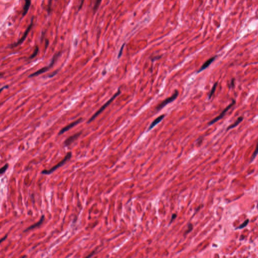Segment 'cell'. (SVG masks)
<instances>
[{
  "mask_svg": "<svg viewBox=\"0 0 258 258\" xmlns=\"http://www.w3.org/2000/svg\"><path fill=\"white\" fill-rule=\"evenodd\" d=\"M84 0H81V3L80 5V6H79V9H79V10L80 9H81V8L82 7V5H83V2H84Z\"/></svg>",
  "mask_w": 258,
  "mask_h": 258,
  "instance_id": "27",
  "label": "cell"
},
{
  "mask_svg": "<svg viewBox=\"0 0 258 258\" xmlns=\"http://www.w3.org/2000/svg\"><path fill=\"white\" fill-rule=\"evenodd\" d=\"M25 1V4H24V7H23V13H22V16L24 17L25 16L29 9V8L31 5V0H24Z\"/></svg>",
  "mask_w": 258,
  "mask_h": 258,
  "instance_id": "12",
  "label": "cell"
},
{
  "mask_svg": "<svg viewBox=\"0 0 258 258\" xmlns=\"http://www.w3.org/2000/svg\"><path fill=\"white\" fill-rule=\"evenodd\" d=\"M257 153H258V147H257H257H256V150H255V151L254 153H253V155H252V156H251V160H250V161H251V162L254 160V158H255V157L257 156Z\"/></svg>",
  "mask_w": 258,
  "mask_h": 258,
  "instance_id": "20",
  "label": "cell"
},
{
  "mask_svg": "<svg viewBox=\"0 0 258 258\" xmlns=\"http://www.w3.org/2000/svg\"><path fill=\"white\" fill-rule=\"evenodd\" d=\"M217 85L218 82H215V83L214 84V85H213V86L211 90V91H210V92L209 94V96H208V98H209V99H210L211 98V97H212V96H213V94H214V93H215V90H216V88H217Z\"/></svg>",
  "mask_w": 258,
  "mask_h": 258,
  "instance_id": "14",
  "label": "cell"
},
{
  "mask_svg": "<svg viewBox=\"0 0 258 258\" xmlns=\"http://www.w3.org/2000/svg\"><path fill=\"white\" fill-rule=\"evenodd\" d=\"M125 45V43H124V44L122 45L121 47V49H120V50L119 53V55H118V59H119L120 57H121V55H122V54L123 49H124V48Z\"/></svg>",
  "mask_w": 258,
  "mask_h": 258,
  "instance_id": "21",
  "label": "cell"
},
{
  "mask_svg": "<svg viewBox=\"0 0 258 258\" xmlns=\"http://www.w3.org/2000/svg\"><path fill=\"white\" fill-rule=\"evenodd\" d=\"M7 88H8V86H4V87H3L1 88L0 89V93H1L2 91H3V90L4 89Z\"/></svg>",
  "mask_w": 258,
  "mask_h": 258,
  "instance_id": "28",
  "label": "cell"
},
{
  "mask_svg": "<svg viewBox=\"0 0 258 258\" xmlns=\"http://www.w3.org/2000/svg\"><path fill=\"white\" fill-rule=\"evenodd\" d=\"M249 219H247L246 220L244 221V222L243 223H242V224H241L238 227H237L236 229H242V228H243L244 227H246L247 226V225L249 223Z\"/></svg>",
  "mask_w": 258,
  "mask_h": 258,
  "instance_id": "15",
  "label": "cell"
},
{
  "mask_svg": "<svg viewBox=\"0 0 258 258\" xmlns=\"http://www.w3.org/2000/svg\"><path fill=\"white\" fill-rule=\"evenodd\" d=\"M82 121V119L80 118V119L77 120V121H73L72 122H71V124H70L68 126L64 127V128H63V129H62L60 130V131L59 132V133L58 134L59 135H62V134L64 133L65 132L68 131L69 130L72 129L74 127H75L76 125H77L78 124H80Z\"/></svg>",
  "mask_w": 258,
  "mask_h": 258,
  "instance_id": "7",
  "label": "cell"
},
{
  "mask_svg": "<svg viewBox=\"0 0 258 258\" xmlns=\"http://www.w3.org/2000/svg\"><path fill=\"white\" fill-rule=\"evenodd\" d=\"M57 72H58V70H56V71L54 72L53 73H51V74L49 76V77L51 78V77H54L55 75H56V74L57 73Z\"/></svg>",
  "mask_w": 258,
  "mask_h": 258,
  "instance_id": "24",
  "label": "cell"
},
{
  "mask_svg": "<svg viewBox=\"0 0 258 258\" xmlns=\"http://www.w3.org/2000/svg\"><path fill=\"white\" fill-rule=\"evenodd\" d=\"M216 56H214L209 59L207 61H206L203 64V65L201 67V68L199 69V70L197 71V73H199L201 72L202 71H203L204 70H205L206 69H207L209 66L211 64L215 61V60L216 59Z\"/></svg>",
  "mask_w": 258,
  "mask_h": 258,
  "instance_id": "9",
  "label": "cell"
},
{
  "mask_svg": "<svg viewBox=\"0 0 258 258\" xmlns=\"http://www.w3.org/2000/svg\"><path fill=\"white\" fill-rule=\"evenodd\" d=\"M72 156V152H68V153L67 154V155L64 156V159L62 161H60L59 163H58L57 164H56V165H55L54 167H53L50 169H49V170H43L41 172V173L43 174V175H47L52 173L53 172H54L55 170H56V169H59L60 167L63 166L67 161L69 160L71 158Z\"/></svg>",
  "mask_w": 258,
  "mask_h": 258,
  "instance_id": "2",
  "label": "cell"
},
{
  "mask_svg": "<svg viewBox=\"0 0 258 258\" xmlns=\"http://www.w3.org/2000/svg\"><path fill=\"white\" fill-rule=\"evenodd\" d=\"M48 40H46V45H45V48H46V49H47V48H48Z\"/></svg>",
  "mask_w": 258,
  "mask_h": 258,
  "instance_id": "26",
  "label": "cell"
},
{
  "mask_svg": "<svg viewBox=\"0 0 258 258\" xmlns=\"http://www.w3.org/2000/svg\"><path fill=\"white\" fill-rule=\"evenodd\" d=\"M81 133H82L81 132L77 133L74 134L72 136H71L69 137L68 138H67L64 141V145H65V146H69V145H70L71 144H72L75 141H76L79 138V137L80 136Z\"/></svg>",
  "mask_w": 258,
  "mask_h": 258,
  "instance_id": "8",
  "label": "cell"
},
{
  "mask_svg": "<svg viewBox=\"0 0 258 258\" xmlns=\"http://www.w3.org/2000/svg\"><path fill=\"white\" fill-rule=\"evenodd\" d=\"M7 236H8V235H6L4 237H3L2 238H1V239L0 240V243H2V242H3L4 241H5V240L7 238Z\"/></svg>",
  "mask_w": 258,
  "mask_h": 258,
  "instance_id": "25",
  "label": "cell"
},
{
  "mask_svg": "<svg viewBox=\"0 0 258 258\" xmlns=\"http://www.w3.org/2000/svg\"><path fill=\"white\" fill-rule=\"evenodd\" d=\"M234 78H233L230 82V88H233L234 85Z\"/></svg>",
  "mask_w": 258,
  "mask_h": 258,
  "instance_id": "23",
  "label": "cell"
},
{
  "mask_svg": "<svg viewBox=\"0 0 258 258\" xmlns=\"http://www.w3.org/2000/svg\"><path fill=\"white\" fill-rule=\"evenodd\" d=\"M235 104V100H234V99H233L232 100V102L231 104H230L229 105H228L227 107H226L224 109V110H223V111L220 113V114L217 116V117H216L215 118L213 119L212 121H210V122H208V126H211L212 125H213L214 124H215L216 122H217L218 121L220 120L221 119H222L224 117V115H225L226 113H227L228 110L234 105V104Z\"/></svg>",
  "mask_w": 258,
  "mask_h": 258,
  "instance_id": "5",
  "label": "cell"
},
{
  "mask_svg": "<svg viewBox=\"0 0 258 258\" xmlns=\"http://www.w3.org/2000/svg\"><path fill=\"white\" fill-rule=\"evenodd\" d=\"M243 118L242 117H240L239 118H237V119L236 120V121H235L234 124H231V125L229 126L227 128V131L229 130H230V129H233L234 128L236 127L237 126H238L242 121H243Z\"/></svg>",
  "mask_w": 258,
  "mask_h": 258,
  "instance_id": "13",
  "label": "cell"
},
{
  "mask_svg": "<svg viewBox=\"0 0 258 258\" xmlns=\"http://www.w3.org/2000/svg\"><path fill=\"white\" fill-rule=\"evenodd\" d=\"M178 94H179L178 91L177 90H175L173 94L171 95V96L166 98L163 101H162L160 104H159L156 106V111L157 112H159L162 108H163L165 106H166L169 104H170L171 102L175 101L177 99V98L178 95Z\"/></svg>",
  "mask_w": 258,
  "mask_h": 258,
  "instance_id": "3",
  "label": "cell"
},
{
  "mask_svg": "<svg viewBox=\"0 0 258 258\" xmlns=\"http://www.w3.org/2000/svg\"><path fill=\"white\" fill-rule=\"evenodd\" d=\"M121 90H120V89H118V91H117V93H115V94L113 95V96L111 98H110V99H109V100H108V101H107V102L105 104V105H102V106L100 108V109H98V111H97L95 113H94V114L92 116V117H91V118L89 120V121H88V123L89 124V123H90L91 121H94V120L97 117H98V115H99L101 113H102V112H103L105 111V108L107 107V106H108L109 105H111V104H112V102H113V100H114V99H115L118 96H119V95L121 94Z\"/></svg>",
  "mask_w": 258,
  "mask_h": 258,
  "instance_id": "1",
  "label": "cell"
},
{
  "mask_svg": "<svg viewBox=\"0 0 258 258\" xmlns=\"http://www.w3.org/2000/svg\"><path fill=\"white\" fill-rule=\"evenodd\" d=\"M177 215L176 214H172V216H171V220H170V224L172 222V221L173 220H175L176 218H177Z\"/></svg>",
  "mask_w": 258,
  "mask_h": 258,
  "instance_id": "22",
  "label": "cell"
},
{
  "mask_svg": "<svg viewBox=\"0 0 258 258\" xmlns=\"http://www.w3.org/2000/svg\"><path fill=\"white\" fill-rule=\"evenodd\" d=\"M2 75H3V74L2 73H0V76H1Z\"/></svg>",
  "mask_w": 258,
  "mask_h": 258,
  "instance_id": "29",
  "label": "cell"
},
{
  "mask_svg": "<svg viewBox=\"0 0 258 258\" xmlns=\"http://www.w3.org/2000/svg\"><path fill=\"white\" fill-rule=\"evenodd\" d=\"M165 117V114H162L161 115L159 116L158 117H157L156 119H155L154 121L152 122V123L151 124V125H150V126L149 127V128L148 129L147 131H150L151 130L153 129V128L156 126L157 124H158L160 122H161V121H162L163 120V119L164 118V117Z\"/></svg>",
  "mask_w": 258,
  "mask_h": 258,
  "instance_id": "10",
  "label": "cell"
},
{
  "mask_svg": "<svg viewBox=\"0 0 258 258\" xmlns=\"http://www.w3.org/2000/svg\"><path fill=\"white\" fill-rule=\"evenodd\" d=\"M60 53H59L57 54H56L54 56L53 58L52 59L51 61L50 64H49L48 66L45 67H43V68L40 69V70H38L37 71L33 73L32 74H31L29 77H34V76H38L39 75H40V74H41L42 73H44L46 72L47 71H48L49 69H50L54 66V64L55 63V62H56V60L57 59V58L59 57V56H60Z\"/></svg>",
  "mask_w": 258,
  "mask_h": 258,
  "instance_id": "4",
  "label": "cell"
},
{
  "mask_svg": "<svg viewBox=\"0 0 258 258\" xmlns=\"http://www.w3.org/2000/svg\"><path fill=\"white\" fill-rule=\"evenodd\" d=\"M38 50H39V48H38V47L37 46H36V48H35V49H34V52L33 53V54H32V55H31L30 56V57H29V59H33V58H34V57H35V56H37V54H38Z\"/></svg>",
  "mask_w": 258,
  "mask_h": 258,
  "instance_id": "16",
  "label": "cell"
},
{
  "mask_svg": "<svg viewBox=\"0 0 258 258\" xmlns=\"http://www.w3.org/2000/svg\"><path fill=\"white\" fill-rule=\"evenodd\" d=\"M193 229V224H191V223H189L188 224V230L185 231L184 234V235L185 236L186 235H187L188 234H189V233H190Z\"/></svg>",
  "mask_w": 258,
  "mask_h": 258,
  "instance_id": "19",
  "label": "cell"
},
{
  "mask_svg": "<svg viewBox=\"0 0 258 258\" xmlns=\"http://www.w3.org/2000/svg\"><path fill=\"white\" fill-rule=\"evenodd\" d=\"M101 1H102V0H96L95 3V5L94 6V8H93L94 12H96V11L98 9V7H99Z\"/></svg>",
  "mask_w": 258,
  "mask_h": 258,
  "instance_id": "17",
  "label": "cell"
},
{
  "mask_svg": "<svg viewBox=\"0 0 258 258\" xmlns=\"http://www.w3.org/2000/svg\"><path fill=\"white\" fill-rule=\"evenodd\" d=\"M8 167H9V164H6L4 166L1 167L0 169V175H3L4 173H5L8 169Z\"/></svg>",
  "mask_w": 258,
  "mask_h": 258,
  "instance_id": "18",
  "label": "cell"
},
{
  "mask_svg": "<svg viewBox=\"0 0 258 258\" xmlns=\"http://www.w3.org/2000/svg\"><path fill=\"white\" fill-rule=\"evenodd\" d=\"M44 215H42L41 218H40V220L36 223L33 224L32 225L30 226L29 227H28L27 228H26L25 230L24 231V232H26V231H28L29 230H32L36 227H38L39 226H40L42 223H43V222L44 221Z\"/></svg>",
  "mask_w": 258,
  "mask_h": 258,
  "instance_id": "11",
  "label": "cell"
},
{
  "mask_svg": "<svg viewBox=\"0 0 258 258\" xmlns=\"http://www.w3.org/2000/svg\"><path fill=\"white\" fill-rule=\"evenodd\" d=\"M33 19H34V17H32V18H31L30 23L29 25V26H28L27 28L26 29V30H25V31L24 32L23 35L22 36V37L19 40H18L17 42H15V43L11 44V48L16 47L18 46L19 45H20L21 44H22L24 42V40H25V39L26 38L28 34H29V33L30 31L31 30V29L32 28L33 23Z\"/></svg>",
  "mask_w": 258,
  "mask_h": 258,
  "instance_id": "6",
  "label": "cell"
}]
</instances>
